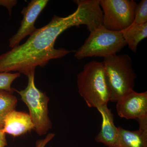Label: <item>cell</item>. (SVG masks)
<instances>
[{
  "instance_id": "obj_11",
  "label": "cell",
  "mask_w": 147,
  "mask_h": 147,
  "mask_svg": "<svg viewBox=\"0 0 147 147\" xmlns=\"http://www.w3.org/2000/svg\"><path fill=\"white\" fill-rule=\"evenodd\" d=\"M139 129L129 131L119 126L115 147H147V119L138 121Z\"/></svg>"
},
{
  "instance_id": "obj_5",
  "label": "cell",
  "mask_w": 147,
  "mask_h": 147,
  "mask_svg": "<svg viewBox=\"0 0 147 147\" xmlns=\"http://www.w3.org/2000/svg\"><path fill=\"white\" fill-rule=\"evenodd\" d=\"M35 71L27 76L28 85L21 90L14 89L21 96V100L28 107L29 115L34 125V129L39 136L47 133L52 127L48 116V104L50 98L45 93L36 86Z\"/></svg>"
},
{
  "instance_id": "obj_13",
  "label": "cell",
  "mask_w": 147,
  "mask_h": 147,
  "mask_svg": "<svg viewBox=\"0 0 147 147\" xmlns=\"http://www.w3.org/2000/svg\"><path fill=\"white\" fill-rule=\"evenodd\" d=\"M13 93L0 90V127L3 128L4 120L11 111L15 110L17 99Z\"/></svg>"
},
{
  "instance_id": "obj_14",
  "label": "cell",
  "mask_w": 147,
  "mask_h": 147,
  "mask_svg": "<svg viewBox=\"0 0 147 147\" xmlns=\"http://www.w3.org/2000/svg\"><path fill=\"white\" fill-rule=\"evenodd\" d=\"M20 76L21 74L18 72L0 73V90L13 93L14 89L11 88V84L13 81Z\"/></svg>"
},
{
  "instance_id": "obj_16",
  "label": "cell",
  "mask_w": 147,
  "mask_h": 147,
  "mask_svg": "<svg viewBox=\"0 0 147 147\" xmlns=\"http://www.w3.org/2000/svg\"><path fill=\"white\" fill-rule=\"evenodd\" d=\"M53 133H49L44 139L38 140L36 143V147H45L47 143L50 142L55 137Z\"/></svg>"
},
{
  "instance_id": "obj_1",
  "label": "cell",
  "mask_w": 147,
  "mask_h": 147,
  "mask_svg": "<svg viewBox=\"0 0 147 147\" xmlns=\"http://www.w3.org/2000/svg\"><path fill=\"white\" fill-rule=\"evenodd\" d=\"M76 10L65 17L54 15L44 26L36 29L23 44L0 55V73L17 71L27 76L38 66L43 67L49 61L65 56L71 51L55 47L56 40L64 31L73 26H91L93 16L86 6L78 4Z\"/></svg>"
},
{
  "instance_id": "obj_6",
  "label": "cell",
  "mask_w": 147,
  "mask_h": 147,
  "mask_svg": "<svg viewBox=\"0 0 147 147\" xmlns=\"http://www.w3.org/2000/svg\"><path fill=\"white\" fill-rule=\"evenodd\" d=\"M137 4L133 0H99L105 28L121 32L133 24Z\"/></svg>"
},
{
  "instance_id": "obj_9",
  "label": "cell",
  "mask_w": 147,
  "mask_h": 147,
  "mask_svg": "<svg viewBox=\"0 0 147 147\" xmlns=\"http://www.w3.org/2000/svg\"><path fill=\"white\" fill-rule=\"evenodd\" d=\"M102 118L101 129L95 140L108 147H115L118 137V128L115 125L114 115L107 105L96 108Z\"/></svg>"
},
{
  "instance_id": "obj_2",
  "label": "cell",
  "mask_w": 147,
  "mask_h": 147,
  "mask_svg": "<svg viewBox=\"0 0 147 147\" xmlns=\"http://www.w3.org/2000/svg\"><path fill=\"white\" fill-rule=\"evenodd\" d=\"M102 63L110 92V101L117 102L133 90L136 75L131 58L127 54H116L104 58Z\"/></svg>"
},
{
  "instance_id": "obj_10",
  "label": "cell",
  "mask_w": 147,
  "mask_h": 147,
  "mask_svg": "<svg viewBox=\"0 0 147 147\" xmlns=\"http://www.w3.org/2000/svg\"><path fill=\"white\" fill-rule=\"evenodd\" d=\"M3 129L5 134L18 137L34 129V125L29 114L13 110L6 116Z\"/></svg>"
},
{
  "instance_id": "obj_17",
  "label": "cell",
  "mask_w": 147,
  "mask_h": 147,
  "mask_svg": "<svg viewBox=\"0 0 147 147\" xmlns=\"http://www.w3.org/2000/svg\"><path fill=\"white\" fill-rule=\"evenodd\" d=\"M17 3V1H5V0H0V6L5 7L8 9L9 14H11V9Z\"/></svg>"
},
{
  "instance_id": "obj_12",
  "label": "cell",
  "mask_w": 147,
  "mask_h": 147,
  "mask_svg": "<svg viewBox=\"0 0 147 147\" xmlns=\"http://www.w3.org/2000/svg\"><path fill=\"white\" fill-rule=\"evenodd\" d=\"M129 48L136 53L139 42L147 37V23L138 25L132 24L121 32Z\"/></svg>"
},
{
  "instance_id": "obj_8",
  "label": "cell",
  "mask_w": 147,
  "mask_h": 147,
  "mask_svg": "<svg viewBox=\"0 0 147 147\" xmlns=\"http://www.w3.org/2000/svg\"><path fill=\"white\" fill-rule=\"evenodd\" d=\"M48 2L47 0H32L23 8L21 12L23 20L16 33L9 38V47L13 48L20 45L24 38L35 31L37 29L34 26L36 21Z\"/></svg>"
},
{
  "instance_id": "obj_3",
  "label": "cell",
  "mask_w": 147,
  "mask_h": 147,
  "mask_svg": "<svg viewBox=\"0 0 147 147\" xmlns=\"http://www.w3.org/2000/svg\"><path fill=\"white\" fill-rule=\"evenodd\" d=\"M79 94L90 108L108 105L110 95L105 81L102 62L92 61L86 64L77 75Z\"/></svg>"
},
{
  "instance_id": "obj_4",
  "label": "cell",
  "mask_w": 147,
  "mask_h": 147,
  "mask_svg": "<svg viewBox=\"0 0 147 147\" xmlns=\"http://www.w3.org/2000/svg\"><path fill=\"white\" fill-rule=\"evenodd\" d=\"M126 45L121 32L110 30L100 26L90 32L74 56L78 60L92 57L104 58L116 55Z\"/></svg>"
},
{
  "instance_id": "obj_18",
  "label": "cell",
  "mask_w": 147,
  "mask_h": 147,
  "mask_svg": "<svg viewBox=\"0 0 147 147\" xmlns=\"http://www.w3.org/2000/svg\"><path fill=\"white\" fill-rule=\"evenodd\" d=\"M7 145L6 134L3 131V128L0 127V147H5Z\"/></svg>"
},
{
  "instance_id": "obj_7",
  "label": "cell",
  "mask_w": 147,
  "mask_h": 147,
  "mask_svg": "<svg viewBox=\"0 0 147 147\" xmlns=\"http://www.w3.org/2000/svg\"><path fill=\"white\" fill-rule=\"evenodd\" d=\"M116 109L121 118L137 121L147 119V92L132 90L117 102Z\"/></svg>"
},
{
  "instance_id": "obj_15",
  "label": "cell",
  "mask_w": 147,
  "mask_h": 147,
  "mask_svg": "<svg viewBox=\"0 0 147 147\" xmlns=\"http://www.w3.org/2000/svg\"><path fill=\"white\" fill-rule=\"evenodd\" d=\"M147 23V1L142 0L135 9L133 24H143Z\"/></svg>"
}]
</instances>
